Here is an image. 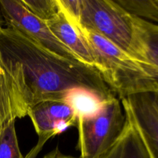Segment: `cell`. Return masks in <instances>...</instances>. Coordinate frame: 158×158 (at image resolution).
<instances>
[{"label": "cell", "instance_id": "cell-1", "mask_svg": "<svg viewBox=\"0 0 158 158\" xmlns=\"http://www.w3.org/2000/svg\"><path fill=\"white\" fill-rule=\"evenodd\" d=\"M0 62L30 107L43 100H66L76 90L101 102L116 97L97 69L52 53L7 26L0 29Z\"/></svg>", "mask_w": 158, "mask_h": 158}, {"label": "cell", "instance_id": "cell-2", "mask_svg": "<svg viewBox=\"0 0 158 158\" xmlns=\"http://www.w3.org/2000/svg\"><path fill=\"white\" fill-rule=\"evenodd\" d=\"M71 25L87 40L97 60L99 72L119 100L137 93L157 90L158 83L127 52L80 25Z\"/></svg>", "mask_w": 158, "mask_h": 158}, {"label": "cell", "instance_id": "cell-3", "mask_svg": "<svg viewBox=\"0 0 158 158\" xmlns=\"http://www.w3.org/2000/svg\"><path fill=\"white\" fill-rule=\"evenodd\" d=\"M125 113L117 97L102 102L94 114L78 115L80 158H99L118 139L125 125Z\"/></svg>", "mask_w": 158, "mask_h": 158}, {"label": "cell", "instance_id": "cell-4", "mask_svg": "<svg viewBox=\"0 0 158 158\" xmlns=\"http://www.w3.org/2000/svg\"><path fill=\"white\" fill-rule=\"evenodd\" d=\"M79 25L107 40L130 56L133 15L115 0H82Z\"/></svg>", "mask_w": 158, "mask_h": 158}, {"label": "cell", "instance_id": "cell-5", "mask_svg": "<svg viewBox=\"0 0 158 158\" xmlns=\"http://www.w3.org/2000/svg\"><path fill=\"white\" fill-rule=\"evenodd\" d=\"M0 13L7 27L15 29L31 41L52 53L67 60L80 62L55 36L46 23L32 15L19 0H0Z\"/></svg>", "mask_w": 158, "mask_h": 158}, {"label": "cell", "instance_id": "cell-6", "mask_svg": "<svg viewBox=\"0 0 158 158\" xmlns=\"http://www.w3.org/2000/svg\"><path fill=\"white\" fill-rule=\"evenodd\" d=\"M129 110L151 158H158V92L137 93L120 100Z\"/></svg>", "mask_w": 158, "mask_h": 158}, {"label": "cell", "instance_id": "cell-7", "mask_svg": "<svg viewBox=\"0 0 158 158\" xmlns=\"http://www.w3.org/2000/svg\"><path fill=\"white\" fill-rule=\"evenodd\" d=\"M28 116L39 137L49 138L76 127L77 114L66 100H43L32 105Z\"/></svg>", "mask_w": 158, "mask_h": 158}, {"label": "cell", "instance_id": "cell-8", "mask_svg": "<svg viewBox=\"0 0 158 158\" xmlns=\"http://www.w3.org/2000/svg\"><path fill=\"white\" fill-rule=\"evenodd\" d=\"M133 23L134 38L130 56L158 83V25L134 15Z\"/></svg>", "mask_w": 158, "mask_h": 158}, {"label": "cell", "instance_id": "cell-9", "mask_svg": "<svg viewBox=\"0 0 158 158\" xmlns=\"http://www.w3.org/2000/svg\"><path fill=\"white\" fill-rule=\"evenodd\" d=\"M29 108L23 91L0 62V131L11 122L28 116Z\"/></svg>", "mask_w": 158, "mask_h": 158}, {"label": "cell", "instance_id": "cell-10", "mask_svg": "<svg viewBox=\"0 0 158 158\" xmlns=\"http://www.w3.org/2000/svg\"><path fill=\"white\" fill-rule=\"evenodd\" d=\"M46 24L55 36L67 47L82 63L98 70V63L94 51L82 32L71 25L60 11ZM99 71V70H98Z\"/></svg>", "mask_w": 158, "mask_h": 158}, {"label": "cell", "instance_id": "cell-11", "mask_svg": "<svg viewBox=\"0 0 158 158\" xmlns=\"http://www.w3.org/2000/svg\"><path fill=\"white\" fill-rule=\"evenodd\" d=\"M121 104L126 117L123 131L115 143L99 158H151L129 110L126 105Z\"/></svg>", "mask_w": 158, "mask_h": 158}, {"label": "cell", "instance_id": "cell-12", "mask_svg": "<svg viewBox=\"0 0 158 158\" xmlns=\"http://www.w3.org/2000/svg\"><path fill=\"white\" fill-rule=\"evenodd\" d=\"M131 15L158 25V0H115Z\"/></svg>", "mask_w": 158, "mask_h": 158}, {"label": "cell", "instance_id": "cell-13", "mask_svg": "<svg viewBox=\"0 0 158 158\" xmlns=\"http://www.w3.org/2000/svg\"><path fill=\"white\" fill-rule=\"evenodd\" d=\"M21 4L41 21L52 19L60 12L57 0H19Z\"/></svg>", "mask_w": 158, "mask_h": 158}, {"label": "cell", "instance_id": "cell-14", "mask_svg": "<svg viewBox=\"0 0 158 158\" xmlns=\"http://www.w3.org/2000/svg\"><path fill=\"white\" fill-rule=\"evenodd\" d=\"M15 122H11L0 131V158H25L19 146Z\"/></svg>", "mask_w": 158, "mask_h": 158}, {"label": "cell", "instance_id": "cell-15", "mask_svg": "<svg viewBox=\"0 0 158 158\" xmlns=\"http://www.w3.org/2000/svg\"><path fill=\"white\" fill-rule=\"evenodd\" d=\"M49 140V138L48 137H39V140L37 142L36 145L29 151L27 154V155L25 157V158H36L38 156L39 153L42 151L43 146L45 145V143Z\"/></svg>", "mask_w": 158, "mask_h": 158}, {"label": "cell", "instance_id": "cell-16", "mask_svg": "<svg viewBox=\"0 0 158 158\" xmlns=\"http://www.w3.org/2000/svg\"><path fill=\"white\" fill-rule=\"evenodd\" d=\"M43 158H76L72 157V156L66 155V154H63L58 148H56V150H53L51 152H49V154H47L46 155H45Z\"/></svg>", "mask_w": 158, "mask_h": 158}, {"label": "cell", "instance_id": "cell-17", "mask_svg": "<svg viewBox=\"0 0 158 158\" xmlns=\"http://www.w3.org/2000/svg\"><path fill=\"white\" fill-rule=\"evenodd\" d=\"M0 15H1V13H0ZM2 27V21H1V19H0V29H1Z\"/></svg>", "mask_w": 158, "mask_h": 158}, {"label": "cell", "instance_id": "cell-18", "mask_svg": "<svg viewBox=\"0 0 158 158\" xmlns=\"http://www.w3.org/2000/svg\"><path fill=\"white\" fill-rule=\"evenodd\" d=\"M157 92H158V86H157Z\"/></svg>", "mask_w": 158, "mask_h": 158}]
</instances>
